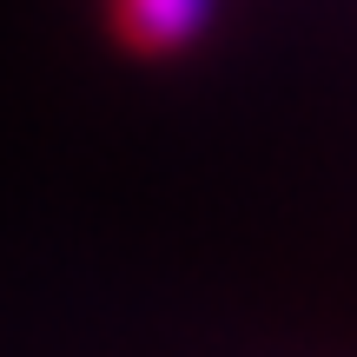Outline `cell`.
<instances>
[{"instance_id":"1","label":"cell","mask_w":357,"mask_h":357,"mask_svg":"<svg viewBox=\"0 0 357 357\" xmlns=\"http://www.w3.org/2000/svg\"><path fill=\"white\" fill-rule=\"evenodd\" d=\"M218 0H119V26H126L132 47H153V53H172V47H192V40L212 26Z\"/></svg>"}]
</instances>
